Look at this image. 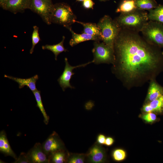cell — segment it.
<instances>
[{
	"label": "cell",
	"mask_w": 163,
	"mask_h": 163,
	"mask_svg": "<svg viewBox=\"0 0 163 163\" xmlns=\"http://www.w3.org/2000/svg\"><path fill=\"white\" fill-rule=\"evenodd\" d=\"M118 70L127 78H137L156 69L160 54L153 50L137 32L121 29L114 43Z\"/></svg>",
	"instance_id": "obj_1"
},
{
	"label": "cell",
	"mask_w": 163,
	"mask_h": 163,
	"mask_svg": "<svg viewBox=\"0 0 163 163\" xmlns=\"http://www.w3.org/2000/svg\"><path fill=\"white\" fill-rule=\"evenodd\" d=\"M148 13L137 9L127 13L121 14L114 20L122 29L135 32L141 31L148 21Z\"/></svg>",
	"instance_id": "obj_2"
},
{
	"label": "cell",
	"mask_w": 163,
	"mask_h": 163,
	"mask_svg": "<svg viewBox=\"0 0 163 163\" xmlns=\"http://www.w3.org/2000/svg\"><path fill=\"white\" fill-rule=\"evenodd\" d=\"M97 25L101 35V40L114 50L115 41L121 29L114 20L105 15L100 20Z\"/></svg>",
	"instance_id": "obj_3"
},
{
	"label": "cell",
	"mask_w": 163,
	"mask_h": 163,
	"mask_svg": "<svg viewBox=\"0 0 163 163\" xmlns=\"http://www.w3.org/2000/svg\"><path fill=\"white\" fill-rule=\"evenodd\" d=\"M76 17L70 6L64 3L54 4L50 16L51 23L63 26L65 27L75 22Z\"/></svg>",
	"instance_id": "obj_4"
},
{
	"label": "cell",
	"mask_w": 163,
	"mask_h": 163,
	"mask_svg": "<svg viewBox=\"0 0 163 163\" xmlns=\"http://www.w3.org/2000/svg\"><path fill=\"white\" fill-rule=\"evenodd\" d=\"M144 38L148 42L163 47V24L149 21L141 30Z\"/></svg>",
	"instance_id": "obj_5"
},
{
	"label": "cell",
	"mask_w": 163,
	"mask_h": 163,
	"mask_svg": "<svg viewBox=\"0 0 163 163\" xmlns=\"http://www.w3.org/2000/svg\"><path fill=\"white\" fill-rule=\"evenodd\" d=\"M92 51L94 58L93 62L96 64L112 62L115 59L114 50L104 42L95 41Z\"/></svg>",
	"instance_id": "obj_6"
},
{
	"label": "cell",
	"mask_w": 163,
	"mask_h": 163,
	"mask_svg": "<svg viewBox=\"0 0 163 163\" xmlns=\"http://www.w3.org/2000/svg\"><path fill=\"white\" fill-rule=\"evenodd\" d=\"M53 6L51 0H30L29 9L38 14L47 24L50 25Z\"/></svg>",
	"instance_id": "obj_7"
},
{
	"label": "cell",
	"mask_w": 163,
	"mask_h": 163,
	"mask_svg": "<svg viewBox=\"0 0 163 163\" xmlns=\"http://www.w3.org/2000/svg\"><path fill=\"white\" fill-rule=\"evenodd\" d=\"M65 66L64 71L57 80L60 86L62 88V90L64 91L65 89L68 88L71 89L75 88L72 86L70 83V80L73 75L75 73L73 72V70L78 68L83 67L93 62L92 61L85 64H83L76 66H72L69 63L67 58H65Z\"/></svg>",
	"instance_id": "obj_8"
},
{
	"label": "cell",
	"mask_w": 163,
	"mask_h": 163,
	"mask_svg": "<svg viewBox=\"0 0 163 163\" xmlns=\"http://www.w3.org/2000/svg\"><path fill=\"white\" fill-rule=\"evenodd\" d=\"M43 151L48 157L52 153L64 149V145L58 134L54 131L42 144Z\"/></svg>",
	"instance_id": "obj_9"
},
{
	"label": "cell",
	"mask_w": 163,
	"mask_h": 163,
	"mask_svg": "<svg viewBox=\"0 0 163 163\" xmlns=\"http://www.w3.org/2000/svg\"><path fill=\"white\" fill-rule=\"evenodd\" d=\"M27 153L30 163H49L48 157L39 142L36 143Z\"/></svg>",
	"instance_id": "obj_10"
},
{
	"label": "cell",
	"mask_w": 163,
	"mask_h": 163,
	"mask_svg": "<svg viewBox=\"0 0 163 163\" xmlns=\"http://www.w3.org/2000/svg\"><path fill=\"white\" fill-rule=\"evenodd\" d=\"M30 0H7L0 5L4 10L14 14L23 12L26 9H29Z\"/></svg>",
	"instance_id": "obj_11"
},
{
	"label": "cell",
	"mask_w": 163,
	"mask_h": 163,
	"mask_svg": "<svg viewBox=\"0 0 163 163\" xmlns=\"http://www.w3.org/2000/svg\"><path fill=\"white\" fill-rule=\"evenodd\" d=\"M4 77L12 80L17 82L19 85V88L20 89L24 88L25 86L28 88L32 92L37 90L36 87V83L39 78V76L37 75L27 78L15 77L6 75H4Z\"/></svg>",
	"instance_id": "obj_12"
},
{
	"label": "cell",
	"mask_w": 163,
	"mask_h": 163,
	"mask_svg": "<svg viewBox=\"0 0 163 163\" xmlns=\"http://www.w3.org/2000/svg\"><path fill=\"white\" fill-rule=\"evenodd\" d=\"M71 32L72 37L69 42L71 46H74L81 42L90 40L95 41H100L101 39L98 37L92 36L83 33L82 34H78L75 33L72 30L71 27L68 26L66 27Z\"/></svg>",
	"instance_id": "obj_13"
},
{
	"label": "cell",
	"mask_w": 163,
	"mask_h": 163,
	"mask_svg": "<svg viewBox=\"0 0 163 163\" xmlns=\"http://www.w3.org/2000/svg\"><path fill=\"white\" fill-rule=\"evenodd\" d=\"M87 155L89 161L91 163H102L105 159L104 151L102 148L98 145H95L92 147Z\"/></svg>",
	"instance_id": "obj_14"
},
{
	"label": "cell",
	"mask_w": 163,
	"mask_h": 163,
	"mask_svg": "<svg viewBox=\"0 0 163 163\" xmlns=\"http://www.w3.org/2000/svg\"><path fill=\"white\" fill-rule=\"evenodd\" d=\"M0 152L5 156H10L15 160L17 158L16 155L10 145L6 134L4 130L0 133Z\"/></svg>",
	"instance_id": "obj_15"
},
{
	"label": "cell",
	"mask_w": 163,
	"mask_h": 163,
	"mask_svg": "<svg viewBox=\"0 0 163 163\" xmlns=\"http://www.w3.org/2000/svg\"><path fill=\"white\" fill-rule=\"evenodd\" d=\"M83 27V33L99 37L101 40V35L100 29L97 24L94 23H85L76 21Z\"/></svg>",
	"instance_id": "obj_16"
},
{
	"label": "cell",
	"mask_w": 163,
	"mask_h": 163,
	"mask_svg": "<svg viewBox=\"0 0 163 163\" xmlns=\"http://www.w3.org/2000/svg\"><path fill=\"white\" fill-rule=\"evenodd\" d=\"M69 155L64 149L56 151L48 157L49 163H64L67 162Z\"/></svg>",
	"instance_id": "obj_17"
},
{
	"label": "cell",
	"mask_w": 163,
	"mask_h": 163,
	"mask_svg": "<svg viewBox=\"0 0 163 163\" xmlns=\"http://www.w3.org/2000/svg\"><path fill=\"white\" fill-rule=\"evenodd\" d=\"M163 95V89L155 82H152L150 86L147 99L150 101L155 100Z\"/></svg>",
	"instance_id": "obj_18"
},
{
	"label": "cell",
	"mask_w": 163,
	"mask_h": 163,
	"mask_svg": "<svg viewBox=\"0 0 163 163\" xmlns=\"http://www.w3.org/2000/svg\"><path fill=\"white\" fill-rule=\"evenodd\" d=\"M135 0H123L116 10L117 13H126L137 9Z\"/></svg>",
	"instance_id": "obj_19"
},
{
	"label": "cell",
	"mask_w": 163,
	"mask_h": 163,
	"mask_svg": "<svg viewBox=\"0 0 163 163\" xmlns=\"http://www.w3.org/2000/svg\"><path fill=\"white\" fill-rule=\"evenodd\" d=\"M65 37L63 36L61 41L58 44L50 45L46 44L43 46L42 47L43 50H47L52 51L55 55V59L57 60V57L59 54L62 52H66L68 50L63 46V43L65 39Z\"/></svg>",
	"instance_id": "obj_20"
},
{
	"label": "cell",
	"mask_w": 163,
	"mask_h": 163,
	"mask_svg": "<svg viewBox=\"0 0 163 163\" xmlns=\"http://www.w3.org/2000/svg\"><path fill=\"white\" fill-rule=\"evenodd\" d=\"M148 16L149 21L163 24V5H159L156 8L149 11Z\"/></svg>",
	"instance_id": "obj_21"
},
{
	"label": "cell",
	"mask_w": 163,
	"mask_h": 163,
	"mask_svg": "<svg viewBox=\"0 0 163 163\" xmlns=\"http://www.w3.org/2000/svg\"><path fill=\"white\" fill-rule=\"evenodd\" d=\"M137 9L149 11L156 8L158 5L155 0H135Z\"/></svg>",
	"instance_id": "obj_22"
},
{
	"label": "cell",
	"mask_w": 163,
	"mask_h": 163,
	"mask_svg": "<svg viewBox=\"0 0 163 163\" xmlns=\"http://www.w3.org/2000/svg\"><path fill=\"white\" fill-rule=\"evenodd\" d=\"M36 102L37 106L39 108L44 117V122L47 125L49 122V117L47 114L42 101L40 91L37 90L33 92Z\"/></svg>",
	"instance_id": "obj_23"
},
{
	"label": "cell",
	"mask_w": 163,
	"mask_h": 163,
	"mask_svg": "<svg viewBox=\"0 0 163 163\" xmlns=\"http://www.w3.org/2000/svg\"><path fill=\"white\" fill-rule=\"evenodd\" d=\"M38 31V27L37 26H34L32 35V46L30 51V53L31 54L33 53L35 46L40 40Z\"/></svg>",
	"instance_id": "obj_24"
},
{
	"label": "cell",
	"mask_w": 163,
	"mask_h": 163,
	"mask_svg": "<svg viewBox=\"0 0 163 163\" xmlns=\"http://www.w3.org/2000/svg\"><path fill=\"white\" fill-rule=\"evenodd\" d=\"M163 95L158 98L151 101L149 104L154 111L161 112L163 108Z\"/></svg>",
	"instance_id": "obj_25"
},
{
	"label": "cell",
	"mask_w": 163,
	"mask_h": 163,
	"mask_svg": "<svg viewBox=\"0 0 163 163\" xmlns=\"http://www.w3.org/2000/svg\"><path fill=\"white\" fill-rule=\"evenodd\" d=\"M85 160V156L83 154H69L67 162L69 163H83Z\"/></svg>",
	"instance_id": "obj_26"
},
{
	"label": "cell",
	"mask_w": 163,
	"mask_h": 163,
	"mask_svg": "<svg viewBox=\"0 0 163 163\" xmlns=\"http://www.w3.org/2000/svg\"><path fill=\"white\" fill-rule=\"evenodd\" d=\"M113 156L114 159L116 161H122L124 160L126 158V152L123 149H117L113 152Z\"/></svg>",
	"instance_id": "obj_27"
},
{
	"label": "cell",
	"mask_w": 163,
	"mask_h": 163,
	"mask_svg": "<svg viewBox=\"0 0 163 163\" xmlns=\"http://www.w3.org/2000/svg\"><path fill=\"white\" fill-rule=\"evenodd\" d=\"M14 163H30L27 153L21 152L18 158L14 162Z\"/></svg>",
	"instance_id": "obj_28"
},
{
	"label": "cell",
	"mask_w": 163,
	"mask_h": 163,
	"mask_svg": "<svg viewBox=\"0 0 163 163\" xmlns=\"http://www.w3.org/2000/svg\"><path fill=\"white\" fill-rule=\"evenodd\" d=\"M142 119L148 123H152L156 120V115L152 112L144 115L142 117Z\"/></svg>",
	"instance_id": "obj_29"
},
{
	"label": "cell",
	"mask_w": 163,
	"mask_h": 163,
	"mask_svg": "<svg viewBox=\"0 0 163 163\" xmlns=\"http://www.w3.org/2000/svg\"><path fill=\"white\" fill-rule=\"evenodd\" d=\"M94 3L92 0H84L83 2V6L86 9H93Z\"/></svg>",
	"instance_id": "obj_30"
},
{
	"label": "cell",
	"mask_w": 163,
	"mask_h": 163,
	"mask_svg": "<svg viewBox=\"0 0 163 163\" xmlns=\"http://www.w3.org/2000/svg\"><path fill=\"white\" fill-rule=\"evenodd\" d=\"M106 139V137L104 135L100 134L98 136L97 140L99 144H105Z\"/></svg>",
	"instance_id": "obj_31"
},
{
	"label": "cell",
	"mask_w": 163,
	"mask_h": 163,
	"mask_svg": "<svg viewBox=\"0 0 163 163\" xmlns=\"http://www.w3.org/2000/svg\"><path fill=\"white\" fill-rule=\"evenodd\" d=\"M143 110L144 111L147 113L152 112L154 111L149 104H147L144 106Z\"/></svg>",
	"instance_id": "obj_32"
},
{
	"label": "cell",
	"mask_w": 163,
	"mask_h": 163,
	"mask_svg": "<svg viewBox=\"0 0 163 163\" xmlns=\"http://www.w3.org/2000/svg\"><path fill=\"white\" fill-rule=\"evenodd\" d=\"M113 142L114 140L113 138L108 137L106 139L105 144L107 146H110L113 144Z\"/></svg>",
	"instance_id": "obj_33"
},
{
	"label": "cell",
	"mask_w": 163,
	"mask_h": 163,
	"mask_svg": "<svg viewBox=\"0 0 163 163\" xmlns=\"http://www.w3.org/2000/svg\"><path fill=\"white\" fill-rule=\"evenodd\" d=\"M7 0H0V5L5 2Z\"/></svg>",
	"instance_id": "obj_34"
},
{
	"label": "cell",
	"mask_w": 163,
	"mask_h": 163,
	"mask_svg": "<svg viewBox=\"0 0 163 163\" xmlns=\"http://www.w3.org/2000/svg\"><path fill=\"white\" fill-rule=\"evenodd\" d=\"M84 0H76V1H78V2H82Z\"/></svg>",
	"instance_id": "obj_35"
},
{
	"label": "cell",
	"mask_w": 163,
	"mask_h": 163,
	"mask_svg": "<svg viewBox=\"0 0 163 163\" xmlns=\"http://www.w3.org/2000/svg\"><path fill=\"white\" fill-rule=\"evenodd\" d=\"M100 1H104V2H105V1H109V0H99Z\"/></svg>",
	"instance_id": "obj_36"
},
{
	"label": "cell",
	"mask_w": 163,
	"mask_h": 163,
	"mask_svg": "<svg viewBox=\"0 0 163 163\" xmlns=\"http://www.w3.org/2000/svg\"></svg>",
	"instance_id": "obj_37"
}]
</instances>
